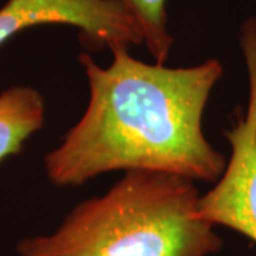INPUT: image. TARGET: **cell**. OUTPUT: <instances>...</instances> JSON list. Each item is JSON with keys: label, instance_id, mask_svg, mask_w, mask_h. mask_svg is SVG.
<instances>
[{"label": "cell", "instance_id": "obj_4", "mask_svg": "<svg viewBox=\"0 0 256 256\" xmlns=\"http://www.w3.org/2000/svg\"><path fill=\"white\" fill-rule=\"evenodd\" d=\"M42 24L76 28L92 48L142 44L141 28L120 0H8L0 8V47Z\"/></svg>", "mask_w": 256, "mask_h": 256}, {"label": "cell", "instance_id": "obj_5", "mask_svg": "<svg viewBox=\"0 0 256 256\" xmlns=\"http://www.w3.org/2000/svg\"><path fill=\"white\" fill-rule=\"evenodd\" d=\"M44 120L46 102L36 88L18 86L0 92V162L18 154Z\"/></svg>", "mask_w": 256, "mask_h": 256}, {"label": "cell", "instance_id": "obj_6", "mask_svg": "<svg viewBox=\"0 0 256 256\" xmlns=\"http://www.w3.org/2000/svg\"><path fill=\"white\" fill-rule=\"evenodd\" d=\"M136 18L142 34V44L156 63L165 64L170 58L174 37L168 30V0H120Z\"/></svg>", "mask_w": 256, "mask_h": 256}, {"label": "cell", "instance_id": "obj_1", "mask_svg": "<svg viewBox=\"0 0 256 256\" xmlns=\"http://www.w3.org/2000/svg\"><path fill=\"white\" fill-rule=\"evenodd\" d=\"M102 67L78 56L88 82L80 120L44 156L56 186H80L114 171H156L215 182L226 156L204 132V112L224 68L218 58L188 67L146 63L130 47L110 48Z\"/></svg>", "mask_w": 256, "mask_h": 256}, {"label": "cell", "instance_id": "obj_2", "mask_svg": "<svg viewBox=\"0 0 256 256\" xmlns=\"http://www.w3.org/2000/svg\"><path fill=\"white\" fill-rule=\"evenodd\" d=\"M194 181L128 171L100 196L80 202L47 235L18 244V256H210L222 246L196 214Z\"/></svg>", "mask_w": 256, "mask_h": 256}, {"label": "cell", "instance_id": "obj_3", "mask_svg": "<svg viewBox=\"0 0 256 256\" xmlns=\"http://www.w3.org/2000/svg\"><path fill=\"white\" fill-rule=\"evenodd\" d=\"M249 82L246 110L225 132L230 156L215 185L200 195L196 214L214 226H225L256 244V18L239 32Z\"/></svg>", "mask_w": 256, "mask_h": 256}]
</instances>
